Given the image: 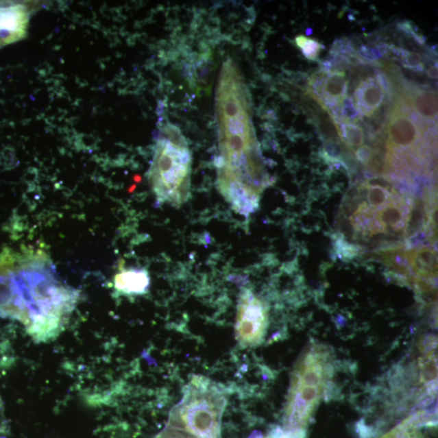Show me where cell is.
Returning <instances> with one entry per match:
<instances>
[{"label": "cell", "instance_id": "9a60e30c", "mask_svg": "<svg viewBox=\"0 0 438 438\" xmlns=\"http://www.w3.org/2000/svg\"><path fill=\"white\" fill-rule=\"evenodd\" d=\"M379 438H424L418 428V419L409 417Z\"/></svg>", "mask_w": 438, "mask_h": 438}, {"label": "cell", "instance_id": "5b68a950", "mask_svg": "<svg viewBox=\"0 0 438 438\" xmlns=\"http://www.w3.org/2000/svg\"><path fill=\"white\" fill-rule=\"evenodd\" d=\"M267 304L249 289L243 291L238 302L236 333L243 347H254L263 342L268 327Z\"/></svg>", "mask_w": 438, "mask_h": 438}, {"label": "cell", "instance_id": "2e32d148", "mask_svg": "<svg viewBox=\"0 0 438 438\" xmlns=\"http://www.w3.org/2000/svg\"><path fill=\"white\" fill-rule=\"evenodd\" d=\"M295 42L300 51L303 53L305 58L309 60L317 61L318 56H319L322 49L324 46L316 39L308 38L304 36V35H299V36L295 38Z\"/></svg>", "mask_w": 438, "mask_h": 438}, {"label": "cell", "instance_id": "8992f818", "mask_svg": "<svg viewBox=\"0 0 438 438\" xmlns=\"http://www.w3.org/2000/svg\"><path fill=\"white\" fill-rule=\"evenodd\" d=\"M395 94L404 100L409 108L427 126L437 125V93L406 81L393 86Z\"/></svg>", "mask_w": 438, "mask_h": 438}, {"label": "cell", "instance_id": "5bb4252c", "mask_svg": "<svg viewBox=\"0 0 438 438\" xmlns=\"http://www.w3.org/2000/svg\"><path fill=\"white\" fill-rule=\"evenodd\" d=\"M389 51L401 61L405 69L413 71L415 73H424V64L419 53L406 51L404 48H398L392 45L389 46Z\"/></svg>", "mask_w": 438, "mask_h": 438}, {"label": "cell", "instance_id": "6da1fadb", "mask_svg": "<svg viewBox=\"0 0 438 438\" xmlns=\"http://www.w3.org/2000/svg\"><path fill=\"white\" fill-rule=\"evenodd\" d=\"M77 297L42 250L6 249L0 254V316L23 323L35 339L58 334Z\"/></svg>", "mask_w": 438, "mask_h": 438}, {"label": "cell", "instance_id": "52a82bcc", "mask_svg": "<svg viewBox=\"0 0 438 438\" xmlns=\"http://www.w3.org/2000/svg\"><path fill=\"white\" fill-rule=\"evenodd\" d=\"M28 22V10L21 4L0 8V47L23 38Z\"/></svg>", "mask_w": 438, "mask_h": 438}, {"label": "cell", "instance_id": "7a4b0ae2", "mask_svg": "<svg viewBox=\"0 0 438 438\" xmlns=\"http://www.w3.org/2000/svg\"><path fill=\"white\" fill-rule=\"evenodd\" d=\"M347 198L343 219L354 241L409 238L433 219L426 203L398 189L388 175L370 177L352 188Z\"/></svg>", "mask_w": 438, "mask_h": 438}, {"label": "cell", "instance_id": "30bf717a", "mask_svg": "<svg viewBox=\"0 0 438 438\" xmlns=\"http://www.w3.org/2000/svg\"><path fill=\"white\" fill-rule=\"evenodd\" d=\"M348 78L344 71H336L327 75L319 100L330 110L342 105L347 97Z\"/></svg>", "mask_w": 438, "mask_h": 438}, {"label": "cell", "instance_id": "9c48e42d", "mask_svg": "<svg viewBox=\"0 0 438 438\" xmlns=\"http://www.w3.org/2000/svg\"><path fill=\"white\" fill-rule=\"evenodd\" d=\"M352 97L360 117H370L383 104L386 95L375 80H368L358 86Z\"/></svg>", "mask_w": 438, "mask_h": 438}, {"label": "cell", "instance_id": "3957f363", "mask_svg": "<svg viewBox=\"0 0 438 438\" xmlns=\"http://www.w3.org/2000/svg\"><path fill=\"white\" fill-rule=\"evenodd\" d=\"M192 154L178 127L170 123L161 127L149 181L159 203L179 207L190 197Z\"/></svg>", "mask_w": 438, "mask_h": 438}, {"label": "cell", "instance_id": "d6986e66", "mask_svg": "<svg viewBox=\"0 0 438 438\" xmlns=\"http://www.w3.org/2000/svg\"><path fill=\"white\" fill-rule=\"evenodd\" d=\"M313 33V30L311 29H308V30L307 31V34L308 35H311Z\"/></svg>", "mask_w": 438, "mask_h": 438}, {"label": "cell", "instance_id": "ba28073f", "mask_svg": "<svg viewBox=\"0 0 438 438\" xmlns=\"http://www.w3.org/2000/svg\"><path fill=\"white\" fill-rule=\"evenodd\" d=\"M410 276H415V282L420 284L422 280H430L437 276V252L431 247H418L413 250H406Z\"/></svg>", "mask_w": 438, "mask_h": 438}, {"label": "cell", "instance_id": "ac0fdd59", "mask_svg": "<svg viewBox=\"0 0 438 438\" xmlns=\"http://www.w3.org/2000/svg\"><path fill=\"white\" fill-rule=\"evenodd\" d=\"M427 76L432 80L437 79V65L432 66L427 70Z\"/></svg>", "mask_w": 438, "mask_h": 438}, {"label": "cell", "instance_id": "4fadbf2b", "mask_svg": "<svg viewBox=\"0 0 438 438\" xmlns=\"http://www.w3.org/2000/svg\"><path fill=\"white\" fill-rule=\"evenodd\" d=\"M339 123V130L345 147L355 153L365 143V132L356 123L341 122Z\"/></svg>", "mask_w": 438, "mask_h": 438}, {"label": "cell", "instance_id": "277c9868", "mask_svg": "<svg viewBox=\"0 0 438 438\" xmlns=\"http://www.w3.org/2000/svg\"><path fill=\"white\" fill-rule=\"evenodd\" d=\"M330 374V357L324 349L313 347L300 357L292 374L285 422L290 430H300L311 422L324 395Z\"/></svg>", "mask_w": 438, "mask_h": 438}, {"label": "cell", "instance_id": "e0dca14e", "mask_svg": "<svg viewBox=\"0 0 438 438\" xmlns=\"http://www.w3.org/2000/svg\"><path fill=\"white\" fill-rule=\"evenodd\" d=\"M360 118V114L358 113L351 97H347L341 105V118L339 121L335 123H356L359 121Z\"/></svg>", "mask_w": 438, "mask_h": 438}, {"label": "cell", "instance_id": "8fae6325", "mask_svg": "<svg viewBox=\"0 0 438 438\" xmlns=\"http://www.w3.org/2000/svg\"><path fill=\"white\" fill-rule=\"evenodd\" d=\"M149 273L143 269L122 268L114 280L116 289L125 295L145 294L149 289Z\"/></svg>", "mask_w": 438, "mask_h": 438}, {"label": "cell", "instance_id": "7c38bea8", "mask_svg": "<svg viewBox=\"0 0 438 438\" xmlns=\"http://www.w3.org/2000/svg\"><path fill=\"white\" fill-rule=\"evenodd\" d=\"M214 60L210 54L202 55L193 70L192 82L197 94L211 93L212 79L214 75Z\"/></svg>", "mask_w": 438, "mask_h": 438}]
</instances>
